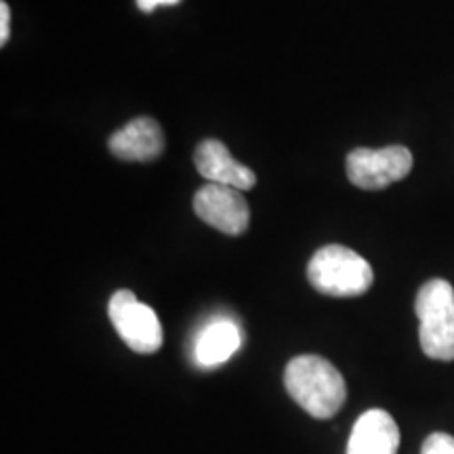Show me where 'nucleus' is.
I'll return each instance as SVG.
<instances>
[{"label":"nucleus","mask_w":454,"mask_h":454,"mask_svg":"<svg viewBox=\"0 0 454 454\" xmlns=\"http://www.w3.org/2000/svg\"><path fill=\"white\" fill-rule=\"evenodd\" d=\"M284 385L288 395L314 419L334 417L348 397L343 374L320 356H299L288 362Z\"/></svg>","instance_id":"1"},{"label":"nucleus","mask_w":454,"mask_h":454,"mask_svg":"<svg viewBox=\"0 0 454 454\" xmlns=\"http://www.w3.org/2000/svg\"><path fill=\"white\" fill-rule=\"evenodd\" d=\"M309 284L326 297H360L372 286L371 263L340 244L322 247L308 265Z\"/></svg>","instance_id":"2"},{"label":"nucleus","mask_w":454,"mask_h":454,"mask_svg":"<svg viewBox=\"0 0 454 454\" xmlns=\"http://www.w3.org/2000/svg\"><path fill=\"white\" fill-rule=\"evenodd\" d=\"M419 322V340L423 354L431 360H454V288L450 282L435 278L425 282L414 303Z\"/></svg>","instance_id":"3"},{"label":"nucleus","mask_w":454,"mask_h":454,"mask_svg":"<svg viewBox=\"0 0 454 454\" xmlns=\"http://www.w3.org/2000/svg\"><path fill=\"white\" fill-rule=\"evenodd\" d=\"M107 314L116 333L135 354H154L162 348V326L156 311L141 303L135 293L116 291L107 303Z\"/></svg>","instance_id":"4"},{"label":"nucleus","mask_w":454,"mask_h":454,"mask_svg":"<svg viewBox=\"0 0 454 454\" xmlns=\"http://www.w3.org/2000/svg\"><path fill=\"white\" fill-rule=\"evenodd\" d=\"M412 154L404 145H387L381 150L357 147L348 156L345 168L351 184L360 190H385L412 170Z\"/></svg>","instance_id":"5"},{"label":"nucleus","mask_w":454,"mask_h":454,"mask_svg":"<svg viewBox=\"0 0 454 454\" xmlns=\"http://www.w3.org/2000/svg\"><path fill=\"white\" fill-rule=\"evenodd\" d=\"M194 213L204 223L227 236L244 234L251 221L247 198L242 196V192L217 184H207L196 192Z\"/></svg>","instance_id":"6"},{"label":"nucleus","mask_w":454,"mask_h":454,"mask_svg":"<svg viewBox=\"0 0 454 454\" xmlns=\"http://www.w3.org/2000/svg\"><path fill=\"white\" fill-rule=\"evenodd\" d=\"M194 162L198 173L204 179H208V184L236 187L240 192L253 190L254 184H257L253 170L244 167L242 162H238L230 154V150L217 139L202 141L194 152Z\"/></svg>","instance_id":"7"},{"label":"nucleus","mask_w":454,"mask_h":454,"mask_svg":"<svg viewBox=\"0 0 454 454\" xmlns=\"http://www.w3.org/2000/svg\"><path fill=\"white\" fill-rule=\"evenodd\" d=\"M107 147L121 160L150 162L164 152V135L152 118H135L112 135Z\"/></svg>","instance_id":"8"},{"label":"nucleus","mask_w":454,"mask_h":454,"mask_svg":"<svg viewBox=\"0 0 454 454\" xmlns=\"http://www.w3.org/2000/svg\"><path fill=\"white\" fill-rule=\"evenodd\" d=\"M400 429L389 412L368 411L357 419L348 442V454H397Z\"/></svg>","instance_id":"9"},{"label":"nucleus","mask_w":454,"mask_h":454,"mask_svg":"<svg viewBox=\"0 0 454 454\" xmlns=\"http://www.w3.org/2000/svg\"><path fill=\"white\" fill-rule=\"evenodd\" d=\"M242 334L231 320H215L198 334L194 360L202 368H215L230 360L240 349Z\"/></svg>","instance_id":"10"},{"label":"nucleus","mask_w":454,"mask_h":454,"mask_svg":"<svg viewBox=\"0 0 454 454\" xmlns=\"http://www.w3.org/2000/svg\"><path fill=\"white\" fill-rule=\"evenodd\" d=\"M421 454H454V438L448 434H431L423 442Z\"/></svg>","instance_id":"11"},{"label":"nucleus","mask_w":454,"mask_h":454,"mask_svg":"<svg viewBox=\"0 0 454 454\" xmlns=\"http://www.w3.org/2000/svg\"><path fill=\"white\" fill-rule=\"evenodd\" d=\"M9 24H11V9L7 3H0V44L9 41Z\"/></svg>","instance_id":"12"},{"label":"nucleus","mask_w":454,"mask_h":454,"mask_svg":"<svg viewBox=\"0 0 454 454\" xmlns=\"http://www.w3.org/2000/svg\"><path fill=\"white\" fill-rule=\"evenodd\" d=\"M181 0H137V7L144 13H152L156 7H164V4H177Z\"/></svg>","instance_id":"13"}]
</instances>
